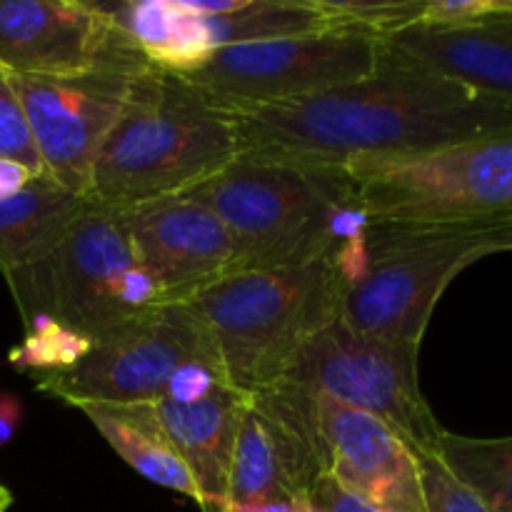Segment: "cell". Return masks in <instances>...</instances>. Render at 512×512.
<instances>
[{
	"label": "cell",
	"instance_id": "1",
	"mask_svg": "<svg viewBox=\"0 0 512 512\" xmlns=\"http://www.w3.org/2000/svg\"><path fill=\"white\" fill-rule=\"evenodd\" d=\"M243 155L310 168L425 153L512 133V103L393 58L355 83L235 115Z\"/></svg>",
	"mask_w": 512,
	"mask_h": 512
},
{
	"label": "cell",
	"instance_id": "2",
	"mask_svg": "<svg viewBox=\"0 0 512 512\" xmlns=\"http://www.w3.org/2000/svg\"><path fill=\"white\" fill-rule=\"evenodd\" d=\"M240 155L235 115L183 75L150 65L130 83L95 155L88 198L113 210L183 198Z\"/></svg>",
	"mask_w": 512,
	"mask_h": 512
},
{
	"label": "cell",
	"instance_id": "3",
	"mask_svg": "<svg viewBox=\"0 0 512 512\" xmlns=\"http://www.w3.org/2000/svg\"><path fill=\"white\" fill-rule=\"evenodd\" d=\"M188 198L215 210L228 228L235 243L230 275L313 263L370 225L345 170L253 155H240Z\"/></svg>",
	"mask_w": 512,
	"mask_h": 512
},
{
	"label": "cell",
	"instance_id": "4",
	"mask_svg": "<svg viewBox=\"0 0 512 512\" xmlns=\"http://www.w3.org/2000/svg\"><path fill=\"white\" fill-rule=\"evenodd\" d=\"M335 253L293 268L235 273L185 305L215 345L223 373L245 395L273 388L318 330L340 318Z\"/></svg>",
	"mask_w": 512,
	"mask_h": 512
},
{
	"label": "cell",
	"instance_id": "5",
	"mask_svg": "<svg viewBox=\"0 0 512 512\" xmlns=\"http://www.w3.org/2000/svg\"><path fill=\"white\" fill-rule=\"evenodd\" d=\"M512 253V218L478 223H370L363 268L340 320L370 338L420 348L433 310L468 265Z\"/></svg>",
	"mask_w": 512,
	"mask_h": 512
},
{
	"label": "cell",
	"instance_id": "6",
	"mask_svg": "<svg viewBox=\"0 0 512 512\" xmlns=\"http://www.w3.org/2000/svg\"><path fill=\"white\" fill-rule=\"evenodd\" d=\"M5 280L23 323L45 315L93 340L163 305L160 288L135 258L125 210L90 198L48 258Z\"/></svg>",
	"mask_w": 512,
	"mask_h": 512
},
{
	"label": "cell",
	"instance_id": "7",
	"mask_svg": "<svg viewBox=\"0 0 512 512\" xmlns=\"http://www.w3.org/2000/svg\"><path fill=\"white\" fill-rule=\"evenodd\" d=\"M370 223L512 218V133L345 165Z\"/></svg>",
	"mask_w": 512,
	"mask_h": 512
},
{
	"label": "cell",
	"instance_id": "8",
	"mask_svg": "<svg viewBox=\"0 0 512 512\" xmlns=\"http://www.w3.org/2000/svg\"><path fill=\"white\" fill-rule=\"evenodd\" d=\"M380 35L350 25L220 48L183 78L230 115L295 103L373 73Z\"/></svg>",
	"mask_w": 512,
	"mask_h": 512
},
{
	"label": "cell",
	"instance_id": "9",
	"mask_svg": "<svg viewBox=\"0 0 512 512\" xmlns=\"http://www.w3.org/2000/svg\"><path fill=\"white\" fill-rule=\"evenodd\" d=\"M415 345L370 338L333 320L313 335L283 380L383 420L413 450L435 453L443 433L418 383Z\"/></svg>",
	"mask_w": 512,
	"mask_h": 512
},
{
	"label": "cell",
	"instance_id": "10",
	"mask_svg": "<svg viewBox=\"0 0 512 512\" xmlns=\"http://www.w3.org/2000/svg\"><path fill=\"white\" fill-rule=\"evenodd\" d=\"M190 358L220 363L190 305H158L95 338L90 353L70 370L35 375V388L68 405L158 403L175 370Z\"/></svg>",
	"mask_w": 512,
	"mask_h": 512
},
{
	"label": "cell",
	"instance_id": "11",
	"mask_svg": "<svg viewBox=\"0 0 512 512\" xmlns=\"http://www.w3.org/2000/svg\"><path fill=\"white\" fill-rule=\"evenodd\" d=\"M153 63H115L78 75H15L43 175L88 195L95 155L123 110L135 75Z\"/></svg>",
	"mask_w": 512,
	"mask_h": 512
},
{
	"label": "cell",
	"instance_id": "12",
	"mask_svg": "<svg viewBox=\"0 0 512 512\" xmlns=\"http://www.w3.org/2000/svg\"><path fill=\"white\" fill-rule=\"evenodd\" d=\"M328 475L315 395L280 380L248 395L230 468L228 503L308 495Z\"/></svg>",
	"mask_w": 512,
	"mask_h": 512
},
{
	"label": "cell",
	"instance_id": "13",
	"mask_svg": "<svg viewBox=\"0 0 512 512\" xmlns=\"http://www.w3.org/2000/svg\"><path fill=\"white\" fill-rule=\"evenodd\" d=\"M150 63L88 0H0V65L15 75H78Z\"/></svg>",
	"mask_w": 512,
	"mask_h": 512
},
{
	"label": "cell",
	"instance_id": "14",
	"mask_svg": "<svg viewBox=\"0 0 512 512\" xmlns=\"http://www.w3.org/2000/svg\"><path fill=\"white\" fill-rule=\"evenodd\" d=\"M130 243L163 305L188 303L233 273L235 243L215 210L200 200L173 198L125 210Z\"/></svg>",
	"mask_w": 512,
	"mask_h": 512
},
{
	"label": "cell",
	"instance_id": "15",
	"mask_svg": "<svg viewBox=\"0 0 512 512\" xmlns=\"http://www.w3.org/2000/svg\"><path fill=\"white\" fill-rule=\"evenodd\" d=\"M328 475L380 512H425L415 450L383 420L315 395Z\"/></svg>",
	"mask_w": 512,
	"mask_h": 512
},
{
	"label": "cell",
	"instance_id": "16",
	"mask_svg": "<svg viewBox=\"0 0 512 512\" xmlns=\"http://www.w3.org/2000/svg\"><path fill=\"white\" fill-rule=\"evenodd\" d=\"M393 58L512 103V13L455 28L408 25L380 35Z\"/></svg>",
	"mask_w": 512,
	"mask_h": 512
},
{
	"label": "cell",
	"instance_id": "17",
	"mask_svg": "<svg viewBox=\"0 0 512 512\" xmlns=\"http://www.w3.org/2000/svg\"><path fill=\"white\" fill-rule=\"evenodd\" d=\"M245 400L248 395L225 385L195 405L158 403L165 433L193 478L203 512H218L228 505L230 468Z\"/></svg>",
	"mask_w": 512,
	"mask_h": 512
},
{
	"label": "cell",
	"instance_id": "18",
	"mask_svg": "<svg viewBox=\"0 0 512 512\" xmlns=\"http://www.w3.org/2000/svg\"><path fill=\"white\" fill-rule=\"evenodd\" d=\"M105 443L138 475L198 503V490L160 420L158 403H80Z\"/></svg>",
	"mask_w": 512,
	"mask_h": 512
},
{
	"label": "cell",
	"instance_id": "19",
	"mask_svg": "<svg viewBox=\"0 0 512 512\" xmlns=\"http://www.w3.org/2000/svg\"><path fill=\"white\" fill-rule=\"evenodd\" d=\"M85 205L88 195L70 193L45 175L0 198V273L48 258Z\"/></svg>",
	"mask_w": 512,
	"mask_h": 512
},
{
	"label": "cell",
	"instance_id": "20",
	"mask_svg": "<svg viewBox=\"0 0 512 512\" xmlns=\"http://www.w3.org/2000/svg\"><path fill=\"white\" fill-rule=\"evenodd\" d=\"M100 15L118 25L155 68L193 73L213 55L200 15L190 13L183 0H128L93 3Z\"/></svg>",
	"mask_w": 512,
	"mask_h": 512
},
{
	"label": "cell",
	"instance_id": "21",
	"mask_svg": "<svg viewBox=\"0 0 512 512\" xmlns=\"http://www.w3.org/2000/svg\"><path fill=\"white\" fill-rule=\"evenodd\" d=\"M200 15L210 48L260 43L333 28L315 0H183Z\"/></svg>",
	"mask_w": 512,
	"mask_h": 512
},
{
	"label": "cell",
	"instance_id": "22",
	"mask_svg": "<svg viewBox=\"0 0 512 512\" xmlns=\"http://www.w3.org/2000/svg\"><path fill=\"white\" fill-rule=\"evenodd\" d=\"M435 455L490 512H512V435L465 438L443 428Z\"/></svg>",
	"mask_w": 512,
	"mask_h": 512
},
{
	"label": "cell",
	"instance_id": "23",
	"mask_svg": "<svg viewBox=\"0 0 512 512\" xmlns=\"http://www.w3.org/2000/svg\"><path fill=\"white\" fill-rule=\"evenodd\" d=\"M93 348V338L55 320L38 315L25 323V338L10 353V363L18 370H30L35 375L60 373L78 365Z\"/></svg>",
	"mask_w": 512,
	"mask_h": 512
},
{
	"label": "cell",
	"instance_id": "24",
	"mask_svg": "<svg viewBox=\"0 0 512 512\" xmlns=\"http://www.w3.org/2000/svg\"><path fill=\"white\" fill-rule=\"evenodd\" d=\"M0 158L13 160L28 168L35 178H43V165H40L38 150L30 135L23 103L13 88V78L3 65H0Z\"/></svg>",
	"mask_w": 512,
	"mask_h": 512
},
{
	"label": "cell",
	"instance_id": "25",
	"mask_svg": "<svg viewBox=\"0 0 512 512\" xmlns=\"http://www.w3.org/2000/svg\"><path fill=\"white\" fill-rule=\"evenodd\" d=\"M425 512H490L430 450H415Z\"/></svg>",
	"mask_w": 512,
	"mask_h": 512
},
{
	"label": "cell",
	"instance_id": "26",
	"mask_svg": "<svg viewBox=\"0 0 512 512\" xmlns=\"http://www.w3.org/2000/svg\"><path fill=\"white\" fill-rule=\"evenodd\" d=\"M225 385L230 383L228 378H225L223 365H220L218 360L190 358L175 370L173 378L165 385V393L160 400L173 405H195L200 403V400L210 398L213 393H218Z\"/></svg>",
	"mask_w": 512,
	"mask_h": 512
},
{
	"label": "cell",
	"instance_id": "27",
	"mask_svg": "<svg viewBox=\"0 0 512 512\" xmlns=\"http://www.w3.org/2000/svg\"><path fill=\"white\" fill-rule=\"evenodd\" d=\"M512 13V0H425L423 13L415 25L455 28L483 20L503 18Z\"/></svg>",
	"mask_w": 512,
	"mask_h": 512
},
{
	"label": "cell",
	"instance_id": "28",
	"mask_svg": "<svg viewBox=\"0 0 512 512\" xmlns=\"http://www.w3.org/2000/svg\"><path fill=\"white\" fill-rule=\"evenodd\" d=\"M308 503L310 512H380L365 500L355 498L353 493L340 488L330 475H323L315 483V488L308 493Z\"/></svg>",
	"mask_w": 512,
	"mask_h": 512
},
{
	"label": "cell",
	"instance_id": "29",
	"mask_svg": "<svg viewBox=\"0 0 512 512\" xmlns=\"http://www.w3.org/2000/svg\"><path fill=\"white\" fill-rule=\"evenodd\" d=\"M218 512H310L308 495L285 500H260V503H228Z\"/></svg>",
	"mask_w": 512,
	"mask_h": 512
},
{
	"label": "cell",
	"instance_id": "30",
	"mask_svg": "<svg viewBox=\"0 0 512 512\" xmlns=\"http://www.w3.org/2000/svg\"><path fill=\"white\" fill-rule=\"evenodd\" d=\"M20 420H23V405H20V400L15 395L0 393V448L5 443H10L15 430L20 428Z\"/></svg>",
	"mask_w": 512,
	"mask_h": 512
},
{
	"label": "cell",
	"instance_id": "31",
	"mask_svg": "<svg viewBox=\"0 0 512 512\" xmlns=\"http://www.w3.org/2000/svg\"><path fill=\"white\" fill-rule=\"evenodd\" d=\"M33 178L35 175L30 173L28 168H23V165L13 163V160H8V158H0V198L15 195L18 190H23Z\"/></svg>",
	"mask_w": 512,
	"mask_h": 512
},
{
	"label": "cell",
	"instance_id": "32",
	"mask_svg": "<svg viewBox=\"0 0 512 512\" xmlns=\"http://www.w3.org/2000/svg\"><path fill=\"white\" fill-rule=\"evenodd\" d=\"M10 503H13V495H10V490L5 485H0V512L8 510Z\"/></svg>",
	"mask_w": 512,
	"mask_h": 512
}]
</instances>
